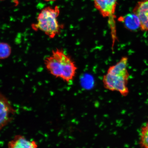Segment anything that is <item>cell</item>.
<instances>
[{
  "instance_id": "3",
  "label": "cell",
  "mask_w": 148,
  "mask_h": 148,
  "mask_svg": "<svg viewBox=\"0 0 148 148\" xmlns=\"http://www.w3.org/2000/svg\"><path fill=\"white\" fill-rule=\"evenodd\" d=\"M60 14L58 6H48L40 11L36 23L32 25L34 30H40L50 38H53L60 33L63 26L59 23L58 18Z\"/></svg>"
},
{
  "instance_id": "11",
  "label": "cell",
  "mask_w": 148,
  "mask_h": 148,
  "mask_svg": "<svg viewBox=\"0 0 148 148\" xmlns=\"http://www.w3.org/2000/svg\"><path fill=\"white\" fill-rule=\"evenodd\" d=\"M43 1H46L49 2V1H56V0H43Z\"/></svg>"
},
{
  "instance_id": "2",
  "label": "cell",
  "mask_w": 148,
  "mask_h": 148,
  "mask_svg": "<svg viewBox=\"0 0 148 148\" xmlns=\"http://www.w3.org/2000/svg\"><path fill=\"white\" fill-rule=\"evenodd\" d=\"M127 62V57L122 58L117 63L109 67L102 80L105 88L110 91L118 92L123 97H126L129 93Z\"/></svg>"
},
{
  "instance_id": "5",
  "label": "cell",
  "mask_w": 148,
  "mask_h": 148,
  "mask_svg": "<svg viewBox=\"0 0 148 148\" xmlns=\"http://www.w3.org/2000/svg\"><path fill=\"white\" fill-rule=\"evenodd\" d=\"M15 110L4 96L0 93V131L11 120Z\"/></svg>"
},
{
  "instance_id": "9",
  "label": "cell",
  "mask_w": 148,
  "mask_h": 148,
  "mask_svg": "<svg viewBox=\"0 0 148 148\" xmlns=\"http://www.w3.org/2000/svg\"><path fill=\"white\" fill-rule=\"evenodd\" d=\"M139 143L140 147L148 148V121L140 129Z\"/></svg>"
},
{
  "instance_id": "4",
  "label": "cell",
  "mask_w": 148,
  "mask_h": 148,
  "mask_svg": "<svg viewBox=\"0 0 148 148\" xmlns=\"http://www.w3.org/2000/svg\"><path fill=\"white\" fill-rule=\"evenodd\" d=\"M94 6L103 17L108 18L113 44L116 39L115 13L117 0H93Z\"/></svg>"
},
{
  "instance_id": "6",
  "label": "cell",
  "mask_w": 148,
  "mask_h": 148,
  "mask_svg": "<svg viewBox=\"0 0 148 148\" xmlns=\"http://www.w3.org/2000/svg\"><path fill=\"white\" fill-rule=\"evenodd\" d=\"M133 12L140 20V28L143 31H148V0H140L137 3Z\"/></svg>"
},
{
  "instance_id": "10",
  "label": "cell",
  "mask_w": 148,
  "mask_h": 148,
  "mask_svg": "<svg viewBox=\"0 0 148 148\" xmlns=\"http://www.w3.org/2000/svg\"><path fill=\"white\" fill-rule=\"evenodd\" d=\"M12 53L11 46L8 44L4 42H0V59L8 58Z\"/></svg>"
},
{
  "instance_id": "7",
  "label": "cell",
  "mask_w": 148,
  "mask_h": 148,
  "mask_svg": "<svg viewBox=\"0 0 148 148\" xmlns=\"http://www.w3.org/2000/svg\"><path fill=\"white\" fill-rule=\"evenodd\" d=\"M10 148H34L38 147L36 142L30 141L21 135H16L8 144Z\"/></svg>"
},
{
  "instance_id": "8",
  "label": "cell",
  "mask_w": 148,
  "mask_h": 148,
  "mask_svg": "<svg viewBox=\"0 0 148 148\" xmlns=\"http://www.w3.org/2000/svg\"><path fill=\"white\" fill-rule=\"evenodd\" d=\"M119 21L123 23L125 27L130 30L134 31L140 27V20L138 16L133 12L119 18Z\"/></svg>"
},
{
  "instance_id": "1",
  "label": "cell",
  "mask_w": 148,
  "mask_h": 148,
  "mask_svg": "<svg viewBox=\"0 0 148 148\" xmlns=\"http://www.w3.org/2000/svg\"><path fill=\"white\" fill-rule=\"evenodd\" d=\"M46 69L52 75L69 83L73 80L77 69L75 62L62 49L53 50L44 60Z\"/></svg>"
}]
</instances>
